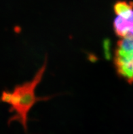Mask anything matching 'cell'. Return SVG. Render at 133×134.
Returning a JSON list of instances; mask_svg holds the SVG:
<instances>
[{"label": "cell", "instance_id": "6da1fadb", "mask_svg": "<svg viewBox=\"0 0 133 134\" xmlns=\"http://www.w3.org/2000/svg\"><path fill=\"white\" fill-rule=\"evenodd\" d=\"M47 67V57L42 66L37 70L32 80L16 85L13 90L3 91L0 98L2 102L7 103L10 105V112L14 113L10 118L8 124L13 121L20 122L27 131L28 114L33 105L40 101H47L51 97H37L36 95V89L41 82Z\"/></svg>", "mask_w": 133, "mask_h": 134}, {"label": "cell", "instance_id": "7a4b0ae2", "mask_svg": "<svg viewBox=\"0 0 133 134\" xmlns=\"http://www.w3.org/2000/svg\"><path fill=\"white\" fill-rule=\"evenodd\" d=\"M114 65L116 72L129 84L133 83V39L118 40L115 50Z\"/></svg>", "mask_w": 133, "mask_h": 134}, {"label": "cell", "instance_id": "3957f363", "mask_svg": "<svg viewBox=\"0 0 133 134\" xmlns=\"http://www.w3.org/2000/svg\"><path fill=\"white\" fill-rule=\"evenodd\" d=\"M115 17L113 23L114 32L120 39H133V2L118 1L113 5Z\"/></svg>", "mask_w": 133, "mask_h": 134}]
</instances>
